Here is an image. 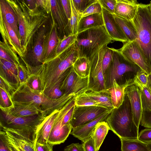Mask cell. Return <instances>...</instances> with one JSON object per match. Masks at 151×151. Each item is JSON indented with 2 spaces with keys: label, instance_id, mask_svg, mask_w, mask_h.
I'll list each match as a JSON object with an SVG mask.
<instances>
[{
  "label": "cell",
  "instance_id": "484cf974",
  "mask_svg": "<svg viewBox=\"0 0 151 151\" xmlns=\"http://www.w3.org/2000/svg\"><path fill=\"white\" fill-rule=\"evenodd\" d=\"M0 14L4 17L8 24L14 31L20 40L17 18L16 13L6 0H0Z\"/></svg>",
  "mask_w": 151,
  "mask_h": 151
},
{
  "label": "cell",
  "instance_id": "7c38bea8",
  "mask_svg": "<svg viewBox=\"0 0 151 151\" xmlns=\"http://www.w3.org/2000/svg\"><path fill=\"white\" fill-rule=\"evenodd\" d=\"M119 50L127 60L137 65L148 75L150 73L151 67L143 57L137 40L124 43L122 47Z\"/></svg>",
  "mask_w": 151,
  "mask_h": 151
},
{
  "label": "cell",
  "instance_id": "2e32d148",
  "mask_svg": "<svg viewBox=\"0 0 151 151\" xmlns=\"http://www.w3.org/2000/svg\"><path fill=\"white\" fill-rule=\"evenodd\" d=\"M113 110H108L93 121L72 129L70 134L83 142H86L92 137L97 124L99 122L106 120Z\"/></svg>",
  "mask_w": 151,
  "mask_h": 151
},
{
  "label": "cell",
  "instance_id": "5b68a950",
  "mask_svg": "<svg viewBox=\"0 0 151 151\" xmlns=\"http://www.w3.org/2000/svg\"><path fill=\"white\" fill-rule=\"evenodd\" d=\"M111 49L112 60L104 75L106 89L112 86L114 80L120 85L134 84L138 73L142 69L126 59L119 50Z\"/></svg>",
  "mask_w": 151,
  "mask_h": 151
},
{
  "label": "cell",
  "instance_id": "f35d334b",
  "mask_svg": "<svg viewBox=\"0 0 151 151\" xmlns=\"http://www.w3.org/2000/svg\"><path fill=\"white\" fill-rule=\"evenodd\" d=\"M0 151H17L9 142L5 131L0 130Z\"/></svg>",
  "mask_w": 151,
  "mask_h": 151
},
{
  "label": "cell",
  "instance_id": "94428289",
  "mask_svg": "<svg viewBox=\"0 0 151 151\" xmlns=\"http://www.w3.org/2000/svg\"><path fill=\"white\" fill-rule=\"evenodd\" d=\"M149 5L150 10L151 12V1H150V3L149 4Z\"/></svg>",
  "mask_w": 151,
  "mask_h": 151
},
{
  "label": "cell",
  "instance_id": "f5cc1de1",
  "mask_svg": "<svg viewBox=\"0 0 151 151\" xmlns=\"http://www.w3.org/2000/svg\"><path fill=\"white\" fill-rule=\"evenodd\" d=\"M54 145L48 142L46 144H42L35 142V147L36 151H53Z\"/></svg>",
  "mask_w": 151,
  "mask_h": 151
},
{
  "label": "cell",
  "instance_id": "680465c9",
  "mask_svg": "<svg viewBox=\"0 0 151 151\" xmlns=\"http://www.w3.org/2000/svg\"><path fill=\"white\" fill-rule=\"evenodd\" d=\"M147 86L151 90V72L148 76V81Z\"/></svg>",
  "mask_w": 151,
  "mask_h": 151
},
{
  "label": "cell",
  "instance_id": "9a60e30c",
  "mask_svg": "<svg viewBox=\"0 0 151 151\" xmlns=\"http://www.w3.org/2000/svg\"><path fill=\"white\" fill-rule=\"evenodd\" d=\"M125 93L130 102L134 121L139 128L143 112L139 88L135 84H132L125 88Z\"/></svg>",
  "mask_w": 151,
  "mask_h": 151
},
{
  "label": "cell",
  "instance_id": "836d02e7",
  "mask_svg": "<svg viewBox=\"0 0 151 151\" xmlns=\"http://www.w3.org/2000/svg\"><path fill=\"white\" fill-rule=\"evenodd\" d=\"M134 84L138 87L140 94L143 111H151V90L147 86L135 80Z\"/></svg>",
  "mask_w": 151,
  "mask_h": 151
},
{
  "label": "cell",
  "instance_id": "60d3db41",
  "mask_svg": "<svg viewBox=\"0 0 151 151\" xmlns=\"http://www.w3.org/2000/svg\"><path fill=\"white\" fill-rule=\"evenodd\" d=\"M102 7L98 0L90 5L81 15V18L90 15L102 13Z\"/></svg>",
  "mask_w": 151,
  "mask_h": 151
},
{
  "label": "cell",
  "instance_id": "4fadbf2b",
  "mask_svg": "<svg viewBox=\"0 0 151 151\" xmlns=\"http://www.w3.org/2000/svg\"><path fill=\"white\" fill-rule=\"evenodd\" d=\"M0 32L4 42L15 52L22 58L23 49L20 41L16 32L0 14Z\"/></svg>",
  "mask_w": 151,
  "mask_h": 151
},
{
  "label": "cell",
  "instance_id": "db71d44e",
  "mask_svg": "<svg viewBox=\"0 0 151 151\" xmlns=\"http://www.w3.org/2000/svg\"><path fill=\"white\" fill-rule=\"evenodd\" d=\"M64 151H85L83 144L73 143L65 147Z\"/></svg>",
  "mask_w": 151,
  "mask_h": 151
},
{
  "label": "cell",
  "instance_id": "4316f807",
  "mask_svg": "<svg viewBox=\"0 0 151 151\" xmlns=\"http://www.w3.org/2000/svg\"><path fill=\"white\" fill-rule=\"evenodd\" d=\"M55 25L53 24L49 35L46 38L44 55L45 62L53 58V53L54 52L55 54L56 49L60 40Z\"/></svg>",
  "mask_w": 151,
  "mask_h": 151
},
{
  "label": "cell",
  "instance_id": "4dcf8cb0",
  "mask_svg": "<svg viewBox=\"0 0 151 151\" xmlns=\"http://www.w3.org/2000/svg\"><path fill=\"white\" fill-rule=\"evenodd\" d=\"M72 67L76 73L81 78L90 76L91 63L89 59L85 57H79L74 63Z\"/></svg>",
  "mask_w": 151,
  "mask_h": 151
},
{
  "label": "cell",
  "instance_id": "277c9868",
  "mask_svg": "<svg viewBox=\"0 0 151 151\" xmlns=\"http://www.w3.org/2000/svg\"><path fill=\"white\" fill-rule=\"evenodd\" d=\"M106 121L110 130L120 139H138L139 128L134 121L130 102L125 93L122 104L114 108Z\"/></svg>",
  "mask_w": 151,
  "mask_h": 151
},
{
  "label": "cell",
  "instance_id": "9c48e42d",
  "mask_svg": "<svg viewBox=\"0 0 151 151\" xmlns=\"http://www.w3.org/2000/svg\"><path fill=\"white\" fill-rule=\"evenodd\" d=\"M90 76L81 78L73 70L72 66L61 83L60 89L64 94H74L77 96L87 91L90 85Z\"/></svg>",
  "mask_w": 151,
  "mask_h": 151
},
{
  "label": "cell",
  "instance_id": "f907efd6",
  "mask_svg": "<svg viewBox=\"0 0 151 151\" xmlns=\"http://www.w3.org/2000/svg\"><path fill=\"white\" fill-rule=\"evenodd\" d=\"M60 1L65 14L69 21L72 11L70 0H60Z\"/></svg>",
  "mask_w": 151,
  "mask_h": 151
},
{
  "label": "cell",
  "instance_id": "d6986e66",
  "mask_svg": "<svg viewBox=\"0 0 151 151\" xmlns=\"http://www.w3.org/2000/svg\"><path fill=\"white\" fill-rule=\"evenodd\" d=\"M45 31L43 29L39 32L32 50V55L24 60L25 64L35 67L41 65L45 62L44 55L46 38Z\"/></svg>",
  "mask_w": 151,
  "mask_h": 151
},
{
  "label": "cell",
  "instance_id": "f546056e",
  "mask_svg": "<svg viewBox=\"0 0 151 151\" xmlns=\"http://www.w3.org/2000/svg\"><path fill=\"white\" fill-rule=\"evenodd\" d=\"M86 93L105 107L111 110L114 109L112 104L110 93L107 89L99 91L89 90L86 91Z\"/></svg>",
  "mask_w": 151,
  "mask_h": 151
},
{
  "label": "cell",
  "instance_id": "8fae6325",
  "mask_svg": "<svg viewBox=\"0 0 151 151\" xmlns=\"http://www.w3.org/2000/svg\"><path fill=\"white\" fill-rule=\"evenodd\" d=\"M107 45L101 48L90 58L91 63L90 76L93 79L92 84L87 91H99L106 89L103 71L102 62Z\"/></svg>",
  "mask_w": 151,
  "mask_h": 151
},
{
  "label": "cell",
  "instance_id": "83f0119b",
  "mask_svg": "<svg viewBox=\"0 0 151 151\" xmlns=\"http://www.w3.org/2000/svg\"><path fill=\"white\" fill-rule=\"evenodd\" d=\"M129 85H119L114 80L112 86L107 89L110 92L112 104L114 108H118L122 104L124 99L125 89Z\"/></svg>",
  "mask_w": 151,
  "mask_h": 151
},
{
  "label": "cell",
  "instance_id": "44dd1931",
  "mask_svg": "<svg viewBox=\"0 0 151 151\" xmlns=\"http://www.w3.org/2000/svg\"><path fill=\"white\" fill-rule=\"evenodd\" d=\"M0 77L8 81L17 90L20 84L18 65L1 59H0Z\"/></svg>",
  "mask_w": 151,
  "mask_h": 151
},
{
  "label": "cell",
  "instance_id": "816d5d0a",
  "mask_svg": "<svg viewBox=\"0 0 151 151\" xmlns=\"http://www.w3.org/2000/svg\"><path fill=\"white\" fill-rule=\"evenodd\" d=\"M148 74L142 69L138 73L135 80L139 81L143 85L147 86L148 81Z\"/></svg>",
  "mask_w": 151,
  "mask_h": 151
},
{
  "label": "cell",
  "instance_id": "603a6c76",
  "mask_svg": "<svg viewBox=\"0 0 151 151\" xmlns=\"http://www.w3.org/2000/svg\"><path fill=\"white\" fill-rule=\"evenodd\" d=\"M13 102L14 107L7 108L9 109L11 113L15 116L27 117L40 113L43 114L42 111L32 104Z\"/></svg>",
  "mask_w": 151,
  "mask_h": 151
},
{
  "label": "cell",
  "instance_id": "6da1fadb",
  "mask_svg": "<svg viewBox=\"0 0 151 151\" xmlns=\"http://www.w3.org/2000/svg\"><path fill=\"white\" fill-rule=\"evenodd\" d=\"M79 57L74 43L60 54L41 65L33 67L25 64L30 74L39 78L42 92L45 94L56 87H60L71 67Z\"/></svg>",
  "mask_w": 151,
  "mask_h": 151
},
{
  "label": "cell",
  "instance_id": "e575fe53",
  "mask_svg": "<svg viewBox=\"0 0 151 151\" xmlns=\"http://www.w3.org/2000/svg\"><path fill=\"white\" fill-rule=\"evenodd\" d=\"M75 105L76 106H95L105 107L93 99L88 96L86 92L76 97Z\"/></svg>",
  "mask_w": 151,
  "mask_h": 151
},
{
  "label": "cell",
  "instance_id": "e0dca14e",
  "mask_svg": "<svg viewBox=\"0 0 151 151\" xmlns=\"http://www.w3.org/2000/svg\"><path fill=\"white\" fill-rule=\"evenodd\" d=\"M104 26L109 35L113 40L124 43L129 42L121 28L115 20L113 14L102 7Z\"/></svg>",
  "mask_w": 151,
  "mask_h": 151
},
{
  "label": "cell",
  "instance_id": "ba28073f",
  "mask_svg": "<svg viewBox=\"0 0 151 151\" xmlns=\"http://www.w3.org/2000/svg\"><path fill=\"white\" fill-rule=\"evenodd\" d=\"M75 96L70 100L59 111L50 134L47 142L54 145L64 142L70 134L72 128L71 124L62 127L63 119L67 112L75 106Z\"/></svg>",
  "mask_w": 151,
  "mask_h": 151
},
{
  "label": "cell",
  "instance_id": "91938a15",
  "mask_svg": "<svg viewBox=\"0 0 151 151\" xmlns=\"http://www.w3.org/2000/svg\"><path fill=\"white\" fill-rule=\"evenodd\" d=\"M147 145L149 148V149H150V151H151V143L147 144Z\"/></svg>",
  "mask_w": 151,
  "mask_h": 151
},
{
  "label": "cell",
  "instance_id": "3957f363",
  "mask_svg": "<svg viewBox=\"0 0 151 151\" xmlns=\"http://www.w3.org/2000/svg\"><path fill=\"white\" fill-rule=\"evenodd\" d=\"M46 116L42 114L19 117L12 114L8 108H0V130L17 134L35 144L38 128Z\"/></svg>",
  "mask_w": 151,
  "mask_h": 151
},
{
  "label": "cell",
  "instance_id": "8992f818",
  "mask_svg": "<svg viewBox=\"0 0 151 151\" xmlns=\"http://www.w3.org/2000/svg\"><path fill=\"white\" fill-rule=\"evenodd\" d=\"M113 40L103 26L88 29L78 33L75 43L78 49L79 57L90 59Z\"/></svg>",
  "mask_w": 151,
  "mask_h": 151
},
{
  "label": "cell",
  "instance_id": "f1b7e54d",
  "mask_svg": "<svg viewBox=\"0 0 151 151\" xmlns=\"http://www.w3.org/2000/svg\"><path fill=\"white\" fill-rule=\"evenodd\" d=\"M115 20L119 25L129 42L138 39L136 28L132 20H127L113 14Z\"/></svg>",
  "mask_w": 151,
  "mask_h": 151
},
{
  "label": "cell",
  "instance_id": "bcb514c9",
  "mask_svg": "<svg viewBox=\"0 0 151 151\" xmlns=\"http://www.w3.org/2000/svg\"><path fill=\"white\" fill-rule=\"evenodd\" d=\"M138 139L146 144L151 143V128H146L139 134Z\"/></svg>",
  "mask_w": 151,
  "mask_h": 151
},
{
  "label": "cell",
  "instance_id": "cb8c5ba5",
  "mask_svg": "<svg viewBox=\"0 0 151 151\" xmlns=\"http://www.w3.org/2000/svg\"><path fill=\"white\" fill-rule=\"evenodd\" d=\"M5 132L9 142L17 151H36L32 142L16 133Z\"/></svg>",
  "mask_w": 151,
  "mask_h": 151
},
{
  "label": "cell",
  "instance_id": "d6a6232c",
  "mask_svg": "<svg viewBox=\"0 0 151 151\" xmlns=\"http://www.w3.org/2000/svg\"><path fill=\"white\" fill-rule=\"evenodd\" d=\"M122 151H150L147 144L138 139H120Z\"/></svg>",
  "mask_w": 151,
  "mask_h": 151
},
{
  "label": "cell",
  "instance_id": "6f0895ef",
  "mask_svg": "<svg viewBox=\"0 0 151 151\" xmlns=\"http://www.w3.org/2000/svg\"><path fill=\"white\" fill-rule=\"evenodd\" d=\"M0 59L12 63L17 65H18L16 62L8 55L1 47H0Z\"/></svg>",
  "mask_w": 151,
  "mask_h": 151
},
{
  "label": "cell",
  "instance_id": "ffe728a7",
  "mask_svg": "<svg viewBox=\"0 0 151 151\" xmlns=\"http://www.w3.org/2000/svg\"><path fill=\"white\" fill-rule=\"evenodd\" d=\"M60 109L56 110L45 117L37 129L35 142L42 144L48 143L50 134Z\"/></svg>",
  "mask_w": 151,
  "mask_h": 151
},
{
  "label": "cell",
  "instance_id": "681fc988",
  "mask_svg": "<svg viewBox=\"0 0 151 151\" xmlns=\"http://www.w3.org/2000/svg\"><path fill=\"white\" fill-rule=\"evenodd\" d=\"M45 95L50 98L57 99L60 98L64 94L60 87H56L49 91Z\"/></svg>",
  "mask_w": 151,
  "mask_h": 151
},
{
  "label": "cell",
  "instance_id": "9f6ffc18",
  "mask_svg": "<svg viewBox=\"0 0 151 151\" xmlns=\"http://www.w3.org/2000/svg\"><path fill=\"white\" fill-rule=\"evenodd\" d=\"M75 106L72 108L64 116L62 123V127L64 125L70 124V123L72 118L73 110Z\"/></svg>",
  "mask_w": 151,
  "mask_h": 151
},
{
  "label": "cell",
  "instance_id": "d590c367",
  "mask_svg": "<svg viewBox=\"0 0 151 151\" xmlns=\"http://www.w3.org/2000/svg\"><path fill=\"white\" fill-rule=\"evenodd\" d=\"M71 6V15L69 22V28L71 35H77L78 33V24L81 18L79 14L75 9L73 6L72 0H70Z\"/></svg>",
  "mask_w": 151,
  "mask_h": 151
},
{
  "label": "cell",
  "instance_id": "ee69618b",
  "mask_svg": "<svg viewBox=\"0 0 151 151\" xmlns=\"http://www.w3.org/2000/svg\"><path fill=\"white\" fill-rule=\"evenodd\" d=\"M18 76L20 84L26 83L30 74L24 65L21 64L18 65Z\"/></svg>",
  "mask_w": 151,
  "mask_h": 151
},
{
  "label": "cell",
  "instance_id": "8d00e7d4",
  "mask_svg": "<svg viewBox=\"0 0 151 151\" xmlns=\"http://www.w3.org/2000/svg\"><path fill=\"white\" fill-rule=\"evenodd\" d=\"M76 38L77 35H70L60 40L56 49L55 56L74 43Z\"/></svg>",
  "mask_w": 151,
  "mask_h": 151
},
{
  "label": "cell",
  "instance_id": "7dc6e473",
  "mask_svg": "<svg viewBox=\"0 0 151 151\" xmlns=\"http://www.w3.org/2000/svg\"><path fill=\"white\" fill-rule=\"evenodd\" d=\"M102 7L114 14L116 3V0H98Z\"/></svg>",
  "mask_w": 151,
  "mask_h": 151
},
{
  "label": "cell",
  "instance_id": "30bf717a",
  "mask_svg": "<svg viewBox=\"0 0 151 151\" xmlns=\"http://www.w3.org/2000/svg\"><path fill=\"white\" fill-rule=\"evenodd\" d=\"M108 110L102 107L76 106L70 122L72 129L81 126L96 119Z\"/></svg>",
  "mask_w": 151,
  "mask_h": 151
},
{
  "label": "cell",
  "instance_id": "5bb4252c",
  "mask_svg": "<svg viewBox=\"0 0 151 151\" xmlns=\"http://www.w3.org/2000/svg\"><path fill=\"white\" fill-rule=\"evenodd\" d=\"M16 13L19 25L20 40L24 53L26 51V43L32 26L26 13L13 1L6 0Z\"/></svg>",
  "mask_w": 151,
  "mask_h": 151
},
{
  "label": "cell",
  "instance_id": "7bdbcfd3",
  "mask_svg": "<svg viewBox=\"0 0 151 151\" xmlns=\"http://www.w3.org/2000/svg\"><path fill=\"white\" fill-rule=\"evenodd\" d=\"M26 83L32 89L42 92L39 78L35 75L30 74Z\"/></svg>",
  "mask_w": 151,
  "mask_h": 151
},
{
  "label": "cell",
  "instance_id": "74e56055",
  "mask_svg": "<svg viewBox=\"0 0 151 151\" xmlns=\"http://www.w3.org/2000/svg\"><path fill=\"white\" fill-rule=\"evenodd\" d=\"M97 0H72V1L76 10L79 14L81 15L90 5Z\"/></svg>",
  "mask_w": 151,
  "mask_h": 151
},
{
  "label": "cell",
  "instance_id": "d4e9b609",
  "mask_svg": "<svg viewBox=\"0 0 151 151\" xmlns=\"http://www.w3.org/2000/svg\"><path fill=\"white\" fill-rule=\"evenodd\" d=\"M103 26L104 22L102 13L85 16L80 19L78 26V33L88 29Z\"/></svg>",
  "mask_w": 151,
  "mask_h": 151
},
{
  "label": "cell",
  "instance_id": "52a82bcc",
  "mask_svg": "<svg viewBox=\"0 0 151 151\" xmlns=\"http://www.w3.org/2000/svg\"><path fill=\"white\" fill-rule=\"evenodd\" d=\"M132 20L137 32L136 40L139 50L151 67V12L149 4H139Z\"/></svg>",
  "mask_w": 151,
  "mask_h": 151
},
{
  "label": "cell",
  "instance_id": "1f68e13d",
  "mask_svg": "<svg viewBox=\"0 0 151 151\" xmlns=\"http://www.w3.org/2000/svg\"><path fill=\"white\" fill-rule=\"evenodd\" d=\"M110 129L108 124L105 121L99 122L97 124L92 135L96 151H99Z\"/></svg>",
  "mask_w": 151,
  "mask_h": 151
},
{
  "label": "cell",
  "instance_id": "7a4b0ae2",
  "mask_svg": "<svg viewBox=\"0 0 151 151\" xmlns=\"http://www.w3.org/2000/svg\"><path fill=\"white\" fill-rule=\"evenodd\" d=\"M74 94H65L57 99L50 98L41 91L32 89L27 83L20 84L12 97L13 102L31 103L34 104L47 116L56 110L62 108L72 98Z\"/></svg>",
  "mask_w": 151,
  "mask_h": 151
},
{
  "label": "cell",
  "instance_id": "b9f144b4",
  "mask_svg": "<svg viewBox=\"0 0 151 151\" xmlns=\"http://www.w3.org/2000/svg\"><path fill=\"white\" fill-rule=\"evenodd\" d=\"M112 59V50L111 48L106 47L102 62L104 75L109 67Z\"/></svg>",
  "mask_w": 151,
  "mask_h": 151
},
{
  "label": "cell",
  "instance_id": "7402d4cb",
  "mask_svg": "<svg viewBox=\"0 0 151 151\" xmlns=\"http://www.w3.org/2000/svg\"><path fill=\"white\" fill-rule=\"evenodd\" d=\"M114 13L115 15L129 20L135 16L139 3L137 0H116Z\"/></svg>",
  "mask_w": 151,
  "mask_h": 151
},
{
  "label": "cell",
  "instance_id": "ac0fdd59",
  "mask_svg": "<svg viewBox=\"0 0 151 151\" xmlns=\"http://www.w3.org/2000/svg\"><path fill=\"white\" fill-rule=\"evenodd\" d=\"M52 13L55 19L63 39L71 35L69 28V20L63 9L60 0H49Z\"/></svg>",
  "mask_w": 151,
  "mask_h": 151
},
{
  "label": "cell",
  "instance_id": "c3c4849f",
  "mask_svg": "<svg viewBox=\"0 0 151 151\" xmlns=\"http://www.w3.org/2000/svg\"><path fill=\"white\" fill-rule=\"evenodd\" d=\"M140 124L146 128H151V111H143Z\"/></svg>",
  "mask_w": 151,
  "mask_h": 151
},
{
  "label": "cell",
  "instance_id": "f6af8a7d",
  "mask_svg": "<svg viewBox=\"0 0 151 151\" xmlns=\"http://www.w3.org/2000/svg\"><path fill=\"white\" fill-rule=\"evenodd\" d=\"M0 88L4 89L8 95L12 98L17 90L12 84L1 77H0Z\"/></svg>",
  "mask_w": 151,
  "mask_h": 151
},
{
  "label": "cell",
  "instance_id": "11a10c76",
  "mask_svg": "<svg viewBox=\"0 0 151 151\" xmlns=\"http://www.w3.org/2000/svg\"><path fill=\"white\" fill-rule=\"evenodd\" d=\"M85 151H96L94 141L92 137L83 144Z\"/></svg>",
  "mask_w": 151,
  "mask_h": 151
},
{
  "label": "cell",
  "instance_id": "ab89813d",
  "mask_svg": "<svg viewBox=\"0 0 151 151\" xmlns=\"http://www.w3.org/2000/svg\"><path fill=\"white\" fill-rule=\"evenodd\" d=\"M13 102L11 97L3 89L0 88V108H13Z\"/></svg>",
  "mask_w": 151,
  "mask_h": 151
}]
</instances>
